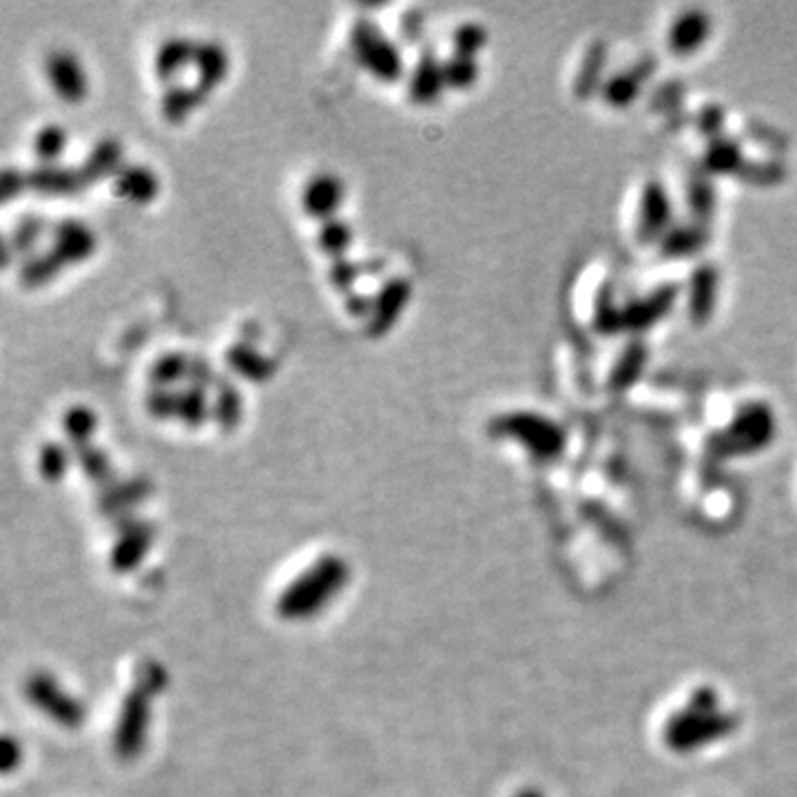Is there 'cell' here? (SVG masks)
Instances as JSON below:
<instances>
[{
  "label": "cell",
  "instance_id": "6da1fadb",
  "mask_svg": "<svg viewBox=\"0 0 797 797\" xmlns=\"http://www.w3.org/2000/svg\"><path fill=\"white\" fill-rule=\"evenodd\" d=\"M350 567L341 556L325 553L297 576L277 598V613L283 620H306L328 607L345 587Z\"/></svg>",
  "mask_w": 797,
  "mask_h": 797
},
{
  "label": "cell",
  "instance_id": "7a4b0ae2",
  "mask_svg": "<svg viewBox=\"0 0 797 797\" xmlns=\"http://www.w3.org/2000/svg\"><path fill=\"white\" fill-rule=\"evenodd\" d=\"M350 46L356 60L381 82H396L403 75V55L394 40L383 35L372 18H356L350 27Z\"/></svg>",
  "mask_w": 797,
  "mask_h": 797
},
{
  "label": "cell",
  "instance_id": "3957f363",
  "mask_svg": "<svg viewBox=\"0 0 797 797\" xmlns=\"http://www.w3.org/2000/svg\"><path fill=\"white\" fill-rule=\"evenodd\" d=\"M24 695L38 711L64 728H80L86 720L84 704L75 695H69L60 682L44 671L31 673L27 677Z\"/></svg>",
  "mask_w": 797,
  "mask_h": 797
},
{
  "label": "cell",
  "instance_id": "277c9868",
  "mask_svg": "<svg viewBox=\"0 0 797 797\" xmlns=\"http://www.w3.org/2000/svg\"><path fill=\"white\" fill-rule=\"evenodd\" d=\"M151 724V693L135 686L126 693L113 733V748L120 759H133L142 753Z\"/></svg>",
  "mask_w": 797,
  "mask_h": 797
},
{
  "label": "cell",
  "instance_id": "5b68a950",
  "mask_svg": "<svg viewBox=\"0 0 797 797\" xmlns=\"http://www.w3.org/2000/svg\"><path fill=\"white\" fill-rule=\"evenodd\" d=\"M412 286L403 275H392L379 283L372 294V314L365 321V332L370 337H383L403 312L410 299Z\"/></svg>",
  "mask_w": 797,
  "mask_h": 797
},
{
  "label": "cell",
  "instance_id": "8992f818",
  "mask_svg": "<svg viewBox=\"0 0 797 797\" xmlns=\"http://www.w3.org/2000/svg\"><path fill=\"white\" fill-rule=\"evenodd\" d=\"M44 73L53 93L64 102H80L86 95L89 82L84 69L73 51L53 49L44 58Z\"/></svg>",
  "mask_w": 797,
  "mask_h": 797
},
{
  "label": "cell",
  "instance_id": "52a82bcc",
  "mask_svg": "<svg viewBox=\"0 0 797 797\" xmlns=\"http://www.w3.org/2000/svg\"><path fill=\"white\" fill-rule=\"evenodd\" d=\"M62 266L80 263L95 250L93 230L75 217H62L51 226V248Z\"/></svg>",
  "mask_w": 797,
  "mask_h": 797
},
{
  "label": "cell",
  "instance_id": "ba28073f",
  "mask_svg": "<svg viewBox=\"0 0 797 797\" xmlns=\"http://www.w3.org/2000/svg\"><path fill=\"white\" fill-rule=\"evenodd\" d=\"M343 182L339 175L330 170L314 173L301 188V206L312 219H330L337 217L339 206L343 204Z\"/></svg>",
  "mask_w": 797,
  "mask_h": 797
},
{
  "label": "cell",
  "instance_id": "9c48e42d",
  "mask_svg": "<svg viewBox=\"0 0 797 797\" xmlns=\"http://www.w3.org/2000/svg\"><path fill=\"white\" fill-rule=\"evenodd\" d=\"M27 186L44 197H69L86 184L80 175V168L60 162H40L27 170Z\"/></svg>",
  "mask_w": 797,
  "mask_h": 797
},
{
  "label": "cell",
  "instance_id": "30bf717a",
  "mask_svg": "<svg viewBox=\"0 0 797 797\" xmlns=\"http://www.w3.org/2000/svg\"><path fill=\"white\" fill-rule=\"evenodd\" d=\"M153 536H155V529L151 522H144V520L128 522L120 531V536L111 549V567L117 573L133 571L144 560V556L153 542Z\"/></svg>",
  "mask_w": 797,
  "mask_h": 797
},
{
  "label": "cell",
  "instance_id": "8fae6325",
  "mask_svg": "<svg viewBox=\"0 0 797 797\" xmlns=\"http://www.w3.org/2000/svg\"><path fill=\"white\" fill-rule=\"evenodd\" d=\"M443 86H445L443 62L436 60V53L432 49H423L410 73V84H407L410 100L416 104H429L441 95Z\"/></svg>",
  "mask_w": 797,
  "mask_h": 797
},
{
  "label": "cell",
  "instance_id": "7c38bea8",
  "mask_svg": "<svg viewBox=\"0 0 797 797\" xmlns=\"http://www.w3.org/2000/svg\"><path fill=\"white\" fill-rule=\"evenodd\" d=\"M113 190L133 204H148L159 190V179L146 164L124 162L113 175Z\"/></svg>",
  "mask_w": 797,
  "mask_h": 797
},
{
  "label": "cell",
  "instance_id": "4fadbf2b",
  "mask_svg": "<svg viewBox=\"0 0 797 797\" xmlns=\"http://www.w3.org/2000/svg\"><path fill=\"white\" fill-rule=\"evenodd\" d=\"M193 66L197 73V86L208 93L213 91L228 73V53L219 40H195Z\"/></svg>",
  "mask_w": 797,
  "mask_h": 797
},
{
  "label": "cell",
  "instance_id": "5bb4252c",
  "mask_svg": "<svg viewBox=\"0 0 797 797\" xmlns=\"http://www.w3.org/2000/svg\"><path fill=\"white\" fill-rule=\"evenodd\" d=\"M224 361L226 365L241 379L259 383L272 376L275 372V361L266 354H261L255 343L248 341H235L224 350Z\"/></svg>",
  "mask_w": 797,
  "mask_h": 797
},
{
  "label": "cell",
  "instance_id": "9a60e30c",
  "mask_svg": "<svg viewBox=\"0 0 797 797\" xmlns=\"http://www.w3.org/2000/svg\"><path fill=\"white\" fill-rule=\"evenodd\" d=\"M193 53H195V42L186 35H168L164 38L153 55V71L162 82H173L177 77V73L193 64Z\"/></svg>",
  "mask_w": 797,
  "mask_h": 797
},
{
  "label": "cell",
  "instance_id": "2e32d148",
  "mask_svg": "<svg viewBox=\"0 0 797 797\" xmlns=\"http://www.w3.org/2000/svg\"><path fill=\"white\" fill-rule=\"evenodd\" d=\"M122 164H124L122 162V144L115 137L104 135L91 146V151L86 153L84 162L77 168H80L84 184H93L104 177H113Z\"/></svg>",
  "mask_w": 797,
  "mask_h": 797
},
{
  "label": "cell",
  "instance_id": "e0dca14e",
  "mask_svg": "<svg viewBox=\"0 0 797 797\" xmlns=\"http://www.w3.org/2000/svg\"><path fill=\"white\" fill-rule=\"evenodd\" d=\"M241 407L244 401L237 385L230 379L219 376L213 387V401H210V418L215 421V425L221 432H232L241 421Z\"/></svg>",
  "mask_w": 797,
  "mask_h": 797
},
{
  "label": "cell",
  "instance_id": "ac0fdd59",
  "mask_svg": "<svg viewBox=\"0 0 797 797\" xmlns=\"http://www.w3.org/2000/svg\"><path fill=\"white\" fill-rule=\"evenodd\" d=\"M42 230H44L42 217L33 215V213H27V215L18 217V219L13 221L9 235L4 237V244H2V246H4V248H2V263H4V268L9 266L11 255H22V257H27V255L35 252L33 248H35Z\"/></svg>",
  "mask_w": 797,
  "mask_h": 797
},
{
  "label": "cell",
  "instance_id": "d6986e66",
  "mask_svg": "<svg viewBox=\"0 0 797 797\" xmlns=\"http://www.w3.org/2000/svg\"><path fill=\"white\" fill-rule=\"evenodd\" d=\"M204 91L197 84H184V82H170L166 84V89L162 91L159 97V111L164 115V120H168L170 124L182 122L201 100H204Z\"/></svg>",
  "mask_w": 797,
  "mask_h": 797
},
{
  "label": "cell",
  "instance_id": "ffe728a7",
  "mask_svg": "<svg viewBox=\"0 0 797 797\" xmlns=\"http://www.w3.org/2000/svg\"><path fill=\"white\" fill-rule=\"evenodd\" d=\"M60 268H62V263L58 261V257L51 250L31 252V255L22 257V261L18 266V279L24 288H40V286H46L60 272Z\"/></svg>",
  "mask_w": 797,
  "mask_h": 797
},
{
  "label": "cell",
  "instance_id": "44dd1931",
  "mask_svg": "<svg viewBox=\"0 0 797 797\" xmlns=\"http://www.w3.org/2000/svg\"><path fill=\"white\" fill-rule=\"evenodd\" d=\"M188 354L182 350H166L157 354L148 365L151 387H170L177 381H186Z\"/></svg>",
  "mask_w": 797,
  "mask_h": 797
},
{
  "label": "cell",
  "instance_id": "7402d4cb",
  "mask_svg": "<svg viewBox=\"0 0 797 797\" xmlns=\"http://www.w3.org/2000/svg\"><path fill=\"white\" fill-rule=\"evenodd\" d=\"M60 425H62L64 436L71 441V445L80 447V445L91 443V436L95 434V427H97V414L93 412V407H89L84 403H73L64 410Z\"/></svg>",
  "mask_w": 797,
  "mask_h": 797
},
{
  "label": "cell",
  "instance_id": "603a6c76",
  "mask_svg": "<svg viewBox=\"0 0 797 797\" xmlns=\"http://www.w3.org/2000/svg\"><path fill=\"white\" fill-rule=\"evenodd\" d=\"M175 416L190 429L201 427L210 418V401L206 396V390L186 385L177 390V412Z\"/></svg>",
  "mask_w": 797,
  "mask_h": 797
},
{
  "label": "cell",
  "instance_id": "cb8c5ba5",
  "mask_svg": "<svg viewBox=\"0 0 797 797\" xmlns=\"http://www.w3.org/2000/svg\"><path fill=\"white\" fill-rule=\"evenodd\" d=\"M314 241H317V248L328 255L330 259H337V257H343L350 241H352V228L345 219L341 217H330V219H323L319 221V228H317V235H314Z\"/></svg>",
  "mask_w": 797,
  "mask_h": 797
},
{
  "label": "cell",
  "instance_id": "d4e9b609",
  "mask_svg": "<svg viewBox=\"0 0 797 797\" xmlns=\"http://www.w3.org/2000/svg\"><path fill=\"white\" fill-rule=\"evenodd\" d=\"M73 460L77 463V467L82 469V474L102 485V487H108L111 485V460L106 456L104 449H100L97 445L93 443H86V445H80V447H73Z\"/></svg>",
  "mask_w": 797,
  "mask_h": 797
},
{
  "label": "cell",
  "instance_id": "484cf974",
  "mask_svg": "<svg viewBox=\"0 0 797 797\" xmlns=\"http://www.w3.org/2000/svg\"><path fill=\"white\" fill-rule=\"evenodd\" d=\"M71 458L73 454L64 443L46 441L38 452V472L42 474L44 480L58 483L66 474Z\"/></svg>",
  "mask_w": 797,
  "mask_h": 797
},
{
  "label": "cell",
  "instance_id": "4316f807",
  "mask_svg": "<svg viewBox=\"0 0 797 797\" xmlns=\"http://www.w3.org/2000/svg\"><path fill=\"white\" fill-rule=\"evenodd\" d=\"M31 146L40 162H55L66 146V131L58 122H46L35 131Z\"/></svg>",
  "mask_w": 797,
  "mask_h": 797
},
{
  "label": "cell",
  "instance_id": "83f0119b",
  "mask_svg": "<svg viewBox=\"0 0 797 797\" xmlns=\"http://www.w3.org/2000/svg\"><path fill=\"white\" fill-rule=\"evenodd\" d=\"M148 491V480L146 478H133L126 483H113L108 487H104V496H102V507L108 511H120L122 507H128L131 503H137L139 498H144Z\"/></svg>",
  "mask_w": 797,
  "mask_h": 797
},
{
  "label": "cell",
  "instance_id": "f1b7e54d",
  "mask_svg": "<svg viewBox=\"0 0 797 797\" xmlns=\"http://www.w3.org/2000/svg\"><path fill=\"white\" fill-rule=\"evenodd\" d=\"M359 275H363L361 261H352V259L345 257V255L332 259L330 266H328V281H330V286H332L337 292H343V294L356 290L354 283H356Z\"/></svg>",
  "mask_w": 797,
  "mask_h": 797
},
{
  "label": "cell",
  "instance_id": "f546056e",
  "mask_svg": "<svg viewBox=\"0 0 797 797\" xmlns=\"http://www.w3.org/2000/svg\"><path fill=\"white\" fill-rule=\"evenodd\" d=\"M443 77L447 86L454 89H465L467 84L474 82L476 77V62L472 55H463V53H454L443 62Z\"/></svg>",
  "mask_w": 797,
  "mask_h": 797
},
{
  "label": "cell",
  "instance_id": "4dcf8cb0",
  "mask_svg": "<svg viewBox=\"0 0 797 797\" xmlns=\"http://www.w3.org/2000/svg\"><path fill=\"white\" fill-rule=\"evenodd\" d=\"M144 407L153 418H170L177 412V390L151 387L144 396Z\"/></svg>",
  "mask_w": 797,
  "mask_h": 797
},
{
  "label": "cell",
  "instance_id": "1f68e13d",
  "mask_svg": "<svg viewBox=\"0 0 797 797\" xmlns=\"http://www.w3.org/2000/svg\"><path fill=\"white\" fill-rule=\"evenodd\" d=\"M452 42H454V49L456 53H463V55H472L476 53L483 42H485V29L476 22H463L454 29L452 33Z\"/></svg>",
  "mask_w": 797,
  "mask_h": 797
},
{
  "label": "cell",
  "instance_id": "d6a6232c",
  "mask_svg": "<svg viewBox=\"0 0 797 797\" xmlns=\"http://www.w3.org/2000/svg\"><path fill=\"white\" fill-rule=\"evenodd\" d=\"M219 374L215 372V368L210 365V361L201 354H193L188 359V370H186V385H193V387H201V390H208V387H215Z\"/></svg>",
  "mask_w": 797,
  "mask_h": 797
},
{
  "label": "cell",
  "instance_id": "836d02e7",
  "mask_svg": "<svg viewBox=\"0 0 797 797\" xmlns=\"http://www.w3.org/2000/svg\"><path fill=\"white\" fill-rule=\"evenodd\" d=\"M166 671L162 664L157 662H144L142 669H139V675H137V686H142L146 693H162V689L166 686Z\"/></svg>",
  "mask_w": 797,
  "mask_h": 797
},
{
  "label": "cell",
  "instance_id": "e575fe53",
  "mask_svg": "<svg viewBox=\"0 0 797 797\" xmlns=\"http://www.w3.org/2000/svg\"><path fill=\"white\" fill-rule=\"evenodd\" d=\"M343 308L350 317L354 319H370L372 314V294L361 292V290H352L348 294H343Z\"/></svg>",
  "mask_w": 797,
  "mask_h": 797
},
{
  "label": "cell",
  "instance_id": "d590c367",
  "mask_svg": "<svg viewBox=\"0 0 797 797\" xmlns=\"http://www.w3.org/2000/svg\"><path fill=\"white\" fill-rule=\"evenodd\" d=\"M22 188H29L27 186V173L13 168V166H7L2 170V177H0V193H2V199L9 201L13 197L20 195Z\"/></svg>",
  "mask_w": 797,
  "mask_h": 797
},
{
  "label": "cell",
  "instance_id": "8d00e7d4",
  "mask_svg": "<svg viewBox=\"0 0 797 797\" xmlns=\"http://www.w3.org/2000/svg\"><path fill=\"white\" fill-rule=\"evenodd\" d=\"M398 31L403 35V40L407 42H416L421 31H423V13L418 9H407L401 13L398 18Z\"/></svg>",
  "mask_w": 797,
  "mask_h": 797
},
{
  "label": "cell",
  "instance_id": "74e56055",
  "mask_svg": "<svg viewBox=\"0 0 797 797\" xmlns=\"http://www.w3.org/2000/svg\"><path fill=\"white\" fill-rule=\"evenodd\" d=\"M20 764V744L13 737L2 739V770L9 773Z\"/></svg>",
  "mask_w": 797,
  "mask_h": 797
},
{
  "label": "cell",
  "instance_id": "f35d334b",
  "mask_svg": "<svg viewBox=\"0 0 797 797\" xmlns=\"http://www.w3.org/2000/svg\"><path fill=\"white\" fill-rule=\"evenodd\" d=\"M361 270H363V275H379L383 270V259H379V257L365 259V261H361Z\"/></svg>",
  "mask_w": 797,
  "mask_h": 797
}]
</instances>
